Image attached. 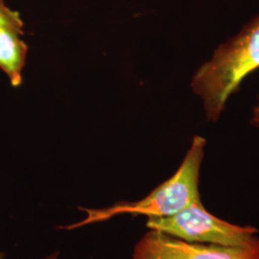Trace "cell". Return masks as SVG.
<instances>
[{
	"label": "cell",
	"mask_w": 259,
	"mask_h": 259,
	"mask_svg": "<svg viewBox=\"0 0 259 259\" xmlns=\"http://www.w3.org/2000/svg\"><path fill=\"white\" fill-rule=\"evenodd\" d=\"M258 68L259 15L217 47L193 75L191 88L203 100L206 119L218 120L230 96Z\"/></svg>",
	"instance_id": "cell-1"
},
{
	"label": "cell",
	"mask_w": 259,
	"mask_h": 259,
	"mask_svg": "<svg viewBox=\"0 0 259 259\" xmlns=\"http://www.w3.org/2000/svg\"><path fill=\"white\" fill-rule=\"evenodd\" d=\"M206 140L194 136L183 162L176 172L157 186L146 197L136 202H121L102 208H78L85 214L83 220L60 227V230L73 231L96 223L105 222L120 215L161 218L174 215L192 204L201 203L200 172L204 160Z\"/></svg>",
	"instance_id": "cell-2"
},
{
	"label": "cell",
	"mask_w": 259,
	"mask_h": 259,
	"mask_svg": "<svg viewBox=\"0 0 259 259\" xmlns=\"http://www.w3.org/2000/svg\"><path fill=\"white\" fill-rule=\"evenodd\" d=\"M146 227L186 242L232 247L248 246L258 238L259 233L255 227L235 225L216 217L203 202L171 216L148 218Z\"/></svg>",
	"instance_id": "cell-3"
},
{
	"label": "cell",
	"mask_w": 259,
	"mask_h": 259,
	"mask_svg": "<svg viewBox=\"0 0 259 259\" xmlns=\"http://www.w3.org/2000/svg\"><path fill=\"white\" fill-rule=\"evenodd\" d=\"M133 259H259V237L248 246L192 243L149 230L137 244Z\"/></svg>",
	"instance_id": "cell-4"
},
{
	"label": "cell",
	"mask_w": 259,
	"mask_h": 259,
	"mask_svg": "<svg viewBox=\"0 0 259 259\" xmlns=\"http://www.w3.org/2000/svg\"><path fill=\"white\" fill-rule=\"evenodd\" d=\"M22 35L14 29L0 27V69L14 88L22 83V69L27 58L28 46L21 39Z\"/></svg>",
	"instance_id": "cell-5"
},
{
	"label": "cell",
	"mask_w": 259,
	"mask_h": 259,
	"mask_svg": "<svg viewBox=\"0 0 259 259\" xmlns=\"http://www.w3.org/2000/svg\"><path fill=\"white\" fill-rule=\"evenodd\" d=\"M0 27L14 29L23 34L24 23L20 14L8 7L4 0H0Z\"/></svg>",
	"instance_id": "cell-6"
},
{
	"label": "cell",
	"mask_w": 259,
	"mask_h": 259,
	"mask_svg": "<svg viewBox=\"0 0 259 259\" xmlns=\"http://www.w3.org/2000/svg\"><path fill=\"white\" fill-rule=\"evenodd\" d=\"M251 123L254 125V126H256V127H259V98H258V102L256 104V106L253 108V110H252V117H251Z\"/></svg>",
	"instance_id": "cell-7"
},
{
	"label": "cell",
	"mask_w": 259,
	"mask_h": 259,
	"mask_svg": "<svg viewBox=\"0 0 259 259\" xmlns=\"http://www.w3.org/2000/svg\"><path fill=\"white\" fill-rule=\"evenodd\" d=\"M59 257H60V252L59 251H54L51 254H48L46 257L40 259H59Z\"/></svg>",
	"instance_id": "cell-8"
},
{
	"label": "cell",
	"mask_w": 259,
	"mask_h": 259,
	"mask_svg": "<svg viewBox=\"0 0 259 259\" xmlns=\"http://www.w3.org/2000/svg\"><path fill=\"white\" fill-rule=\"evenodd\" d=\"M0 259H6L5 253L3 251H0Z\"/></svg>",
	"instance_id": "cell-9"
}]
</instances>
